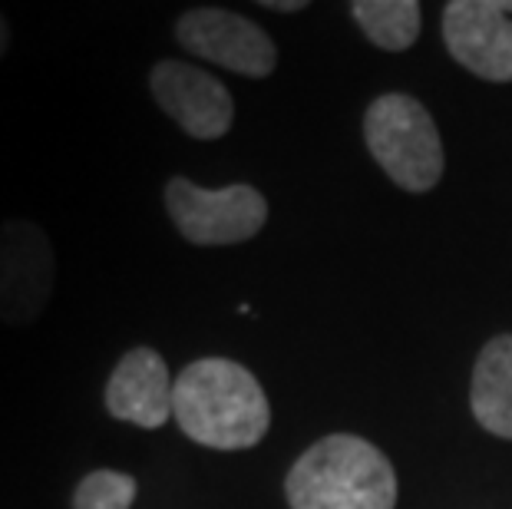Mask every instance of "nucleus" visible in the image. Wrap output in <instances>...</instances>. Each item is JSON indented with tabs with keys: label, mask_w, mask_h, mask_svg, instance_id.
Returning <instances> with one entry per match:
<instances>
[{
	"label": "nucleus",
	"mask_w": 512,
	"mask_h": 509,
	"mask_svg": "<svg viewBox=\"0 0 512 509\" xmlns=\"http://www.w3.org/2000/svg\"><path fill=\"white\" fill-rule=\"evenodd\" d=\"M285 496L291 509H394L397 473L374 443L331 433L298 457Z\"/></svg>",
	"instance_id": "f03ea898"
},
{
	"label": "nucleus",
	"mask_w": 512,
	"mask_h": 509,
	"mask_svg": "<svg viewBox=\"0 0 512 509\" xmlns=\"http://www.w3.org/2000/svg\"><path fill=\"white\" fill-rule=\"evenodd\" d=\"M176 40L192 57L242 77H268L278 67V47L255 20L225 7H192L176 20Z\"/></svg>",
	"instance_id": "423d86ee"
},
{
	"label": "nucleus",
	"mask_w": 512,
	"mask_h": 509,
	"mask_svg": "<svg viewBox=\"0 0 512 509\" xmlns=\"http://www.w3.org/2000/svg\"><path fill=\"white\" fill-rule=\"evenodd\" d=\"M351 14L367 40L380 50H410L420 37L423 7L417 0H357L351 4Z\"/></svg>",
	"instance_id": "9b49d317"
},
{
	"label": "nucleus",
	"mask_w": 512,
	"mask_h": 509,
	"mask_svg": "<svg viewBox=\"0 0 512 509\" xmlns=\"http://www.w3.org/2000/svg\"><path fill=\"white\" fill-rule=\"evenodd\" d=\"M166 209L185 242L202 248L248 242L268 222V199L245 182L202 189L192 179L172 176L166 182Z\"/></svg>",
	"instance_id": "20e7f679"
},
{
	"label": "nucleus",
	"mask_w": 512,
	"mask_h": 509,
	"mask_svg": "<svg viewBox=\"0 0 512 509\" xmlns=\"http://www.w3.org/2000/svg\"><path fill=\"white\" fill-rule=\"evenodd\" d=\"M261 7H268V10H288V14H294V10H304L308 4H304V0H261Z\"/></svg>",
	"instance_id": "ddd939ff"
},
{
	"label": "nucleus",
	"mask_w": 512,
	"mask_h": 509,
	"mask_svg": "<svg viewBox=\"0 0 512 509\" xmlns=\"http://www.w3.org/2000/svg\"><path fill=\"white\" fill-rule=\"evenodd\" d=\"M149 93L185 136L212 143L232 129V93L209 70L185 60H159L149 73Z\"/></svg>",
	"instance_id": "0eeeda50"
},
{
	"label": "nucleus",
	"mask_w": 512,
	"mask_h": 509,
	"mask_svg": "<svg viewBox=\"0 0 512 509\" xmlns=\"http://www.w3.org/2000/svg\"><path fill=\"white\" fill-rule=\"evenodd\" d=\"M470 407L476 424L512 440V334H499L476 357Z\"/></svg>",
	"instance_id": "9d476101"
},
{
	"label": "nucleus",
	"mask_w": 512,
	"mask_h": 509,
	"mask_svg": "<svg viewBox=\"0 0 512 509\" xmlns=\"http://www.w3.org/2000/svg\"><path fill=\"white\" fill-rule=\"evenodd\" d=\"M172 387L166 357L152 348H133L119 357L106 381V414L143 430H156L172 417Z\"/></svg>",
	"instance_id": "1a4fd4ad"
},
{
	"label": "nucleus",
	"mask_w": 512,
	"mask_h": 509,
	"mask_svg": "<svg viewBox=\"0 0 512 509\" xmlns=\"http://www.w3.org/2000/svg\"><path fill=\"white\" fill-rule=\"evenodd\" d=\"M503 7H506V14H512V0H506V4H503Z\"/></svg>",
	"instance_id": "2eb2a0df"
},
{
	"label": "nucleus",
	"mask_w": 512,
	"mask_h": 509,
	"mask_svg": "<svg viewBox=\"0 0 512 509\" xmlns=\"http://www.w3.org/2000/svg\"><path fill=\"white\" fill-rule=\"evenodd\" d=\"M172 417L182 433L212 450H252L271 427L258 377L228 357H199L176 377Z\"/></svg>",
	"instance_id": "f257e3e1"
},
{
	"label": "nucleus",
	"mask_w": 512,
	"mask_h": 509,
	"mask_svg": "<svg viewBox=\"0 0 512 509\" xmlns=\"http://www.w3.org/2000/svg\"><path fill=\"white\" fill-rule=\"evenodd\" d=\"M57 288V252L34 219L0 222V324L30 328Z\"/></svg>",
	"instance_id": "39448f33"
},
{
	"label": "nucleus",
	"mask_w": 512,
	"mask_h": 509,
	"mask_svg": "<svg viewBox=\"0 0 512 509\" xmlns=\"http://www.w3.org/2000/svg\"><path fill=\"white\" fill-rule=\"evenodd\" d=\"M136 476L123 470H93L73 490V509H129L136 503Z\"/></svg>",
	"instance_id": "f8f14e48"
},
{
	"label": "nucleus",
	"mask_w": 512,
	"mask_h": 509,
	"mask_svg": "<svg viewBox=\"0 0 512 509\" xmlns=\"http://www.w3.org/2000/svg\"><path fill=\"white\" fill-rule=\"evenodd\" d=\"M450 57L489 83H512V20L496 0H450L443 7Z\"/></svg>",
	"instance_id": "6e6552de"
},
{
	"label": "nucleus",
	"mask_w": 512,
	"mask_h": 509,
	"mask_svg": "<svg viewBox=\"0 0 512 509\" xmlns=\"http://www.w3.org/2000/svg\"><path fill=\"white\" fill-rule=\"evenodd\" d=\"M364 139L377 166L407 192H430L443 179V143L427 106L407 93H384L367 106Z\"/></svg>",
	"instance_id": "7ed1b4c3"
},
{
	"label": "nucleus",
	"mask_w": 512,
	"mask_h": 509,
	"mask_svg": "<svg viewBox=\"0 0 512 509\" xmlns=\"http://www.w3.org/2000/svg\"><path fill=\"white\" fill-rule=\"evenodd\" d=\"M7 50H10V24H7V17L0 14V60H4Z\"/></svg>",
	"instance_id": "4468645a"
}]
</instances>
